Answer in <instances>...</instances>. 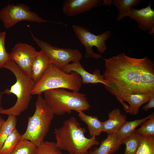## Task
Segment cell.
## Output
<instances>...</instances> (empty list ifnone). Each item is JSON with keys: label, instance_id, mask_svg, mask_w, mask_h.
Here are the masks:
<instances>
[{"label": "cell", "instance_id": "obj_15", "mask_svg": "<svg viewBox=\"0 0 154 154\" xmlns=\"http://www.w3.org/2000/svg\"><path fill=\"white\" fill-rule=\"evenodd\" d=\"M108 115V119L102 122L103 132L108 135L116 133L126 121V116L122 114L120 110L117 108L112 110Z\"/></svg>", "mask_w": 154, "mask_h": 154}, {"label": "cell", "instance_id": "obj_16", "mask_svg": "<svg viewBox=\"0 0 154 154\" xmlns=\"http://www.w3.org/2000/svg\"><path fill=\"white\" fill-rule=\"evenodd\" d=\"M50 64L48 58L43 51H38L32 64L30 75L35 83L43 76Z\"/></svg>", "mask_w": 154, "mask_h": 154}, {"label": "cell", "instance_id": "obj_3", "mask_svg": "<svg viewBox=\"0 0 154 154\" xmlns=\"http://www.w3.org/2000/svg\"><path fill=\"white\" fill-rule=\"evenodd\" d=\"M11 71L15 77L16 81L10 89L3 92L9 95H15L17 98L15 104L10 108L4 109L1 114L18 116L27 109L32 98V91L35 84L30 77L25 74L15 63L11 60L3 67Z\"/></svg>", "mask_w": 154, "mask_h": 154}, {"label": "cell", "instance_id": "obj_19", "mask_svg": "<svg viewBox=\"0 0 154 154\" xmlns=\"http://www.w3.org/2000/svg\"><path fill=\"white\" fill-rule=\"evenodd\" d=\"M150 114L140 119L127 121L123 124L116 133L117 139L122 140L130 136L135 131V128L141 123L148 119Z\"/></svg>", "mask_w": 154, "mask_h": 154}, {"label": "cell", "instance_id": "obj_6", "mask_svg": "<svg viewBox=\"0 0 154 154\" xmlns=\"http://www.w3.org/2000/svg\"><path fill=\"white\" fill-rule=\"evenodd\" d=\"M35 105L34 113L28 117L27 127L21 138L22 140L30 141L38 147L44 141L54 114L40 95L38 96Z\"/></svg>", "mask_w": 154, "mask_h": 154}, {"label": "cell", "instance_id": "obj_4", "mask_svg": "<svg viewBox=\"0 0 154 154\" xmlns=\"http://www.w3.org/2000/svg\"><path fill=\"white\" fill-rule=\"evenodd\" d=\"M43 93L45 102L54 115L70 114L73 110L84 111L90 107L86 95L79 92L58 88L47 90Z\"/></svg>", "mask_w": 154, "mask_h": 154}, {"label": "cell", "instance_id": "obj_1", "mask_svg": "<svg viewBox=\"0 0 154 154\" xmlns=\"http://www.w3.org/2000/svg\"><path fill=\"white\" fill-rule=\"evenodd\" d=\"M104 60V86L123 107V99L129 94H154V62L147 56L134 58L123 52Z\"/></svg>", "mask_w": 154, "mask_h": 154}, {"label": "cell", "instance_id": "obj_26", "mask_svg": "<svg viewBox=\"0 0 154 154\" xmlns=\"http://www.w3.org/2000/svg\"><path fill=\"white\" fill-rule=\"evenodd\" d=\"M56 142L44 141L37 147L36 154H62Z\"/></svg>", "mask_w": 154, "mask_h": 154}, {"label": "cell", "instance_id": "obj_10", "mask_svg": "<svg viewBox=\"0 0 154 154\" xmlns=\"http://www.w3.org/2000/svg\"><path fill=\"white\" fill-rule=\"evenodd\" d=\"M38 52L30 45L18 43L9 53L10 59L14 62L25 74L30 76L32 64Z\"/></svg>", "mask_w": 154, "mask_h": 154}, {"label": "cell", "instance_id": "obj_8", "mask_svg": "<svg viewBox=\"0 0 154 154\" xmlns=\"http://www.w3.org/2000/svg\"><path fill=\"white\" fill-rule=\"evenodd\" d=\"M31 33L35 42L48 58L50 63L61 69L70 62L80 61L82 58V54L77 49L53 46L35 37L31 32Z\"/></svg>", "mask_w": 154, "mask_h": 154}, {"label": "cell", "instance_id": "obj_31", "mask_svg": "<svg viewBox=\"0 0 154 154\" xmlns=\"http://www.w3.org/2000/svg\"><path fill=\"white\" fill-rule=\"evenodd\" d=\"M3 93L0 91V114L1 111L4 109L1 106V101L3 98Z\"/></svg>", "mask_w": 154, "mask_h": 154}, {"label": "cell", "instance_id": "obj_2", "mask_svg": "<svg viewBox=\"0 0 154 154\" xmlns=\"http://www.w3.org/2000/svg\"><path fill=\"white\" fill-rule=\"evenodd\" d=\"M86 131L85 128L72 117L65 120L61 127L54 129L56 145L69 154H86L91 147L98 145L99 142L95 136L86 137Z\"/></svg>", "mask_w": 154, "mask_h": 154}, {"label": "cell", "instance_id": "obj_30", "mask_svg": "<svg viewBox=\"0 0 154 154\" xmlns=\"http://www.w3.org/2000/svg\"><path fill=\"white\" fill-rule=\"evenodd\" d=\"M112 4V0H102V5H103L110 6Z\"/></svg>", "mask_w": 154, "mask_h": 154}, {"label": "cell", "instance_id": "obj_9", "mask_svg": "<svg viewBox=\"0 0 154 154\" xmlns=\"http://www.w3.org/2000/svg\"><path fill=\"white\" fill-rule=\"evenodd\" d=\"M72 29L75 34L85 47L86 58L98 59L102 57L101 55L94 52L92 47L94 46L96 47L101 53H104L106 49V42L111 34L110 31H107L100 35H95L87 29L80 26L74 25Z\"/></svg>", "mask_w": 154, "mask_h": 154}, {"label": "cell", "instance_id": "obj_12", "mask_svg": "<svg viewBox=\"0 0 154 154\" xmlns=\"http://www.w3.org/2000/svg\"><path fill=\"white\" fill-rule=\"evenodd\" d=\"M128 17L135 21L138 27L144 32L154 27V10L151 8V2L146 7L140 9L132 7Z\"/></svg>", "mask_w": 154, "mask_h": 154}, {"label": "cell", "instance_id": "obj_28", "mask_svg": "<svg viewBox=\"0 0 154 154\" xmlns=\"http://www.w3.org/2000/svg\"><path fill=\"white\" fill-rule=\"evenodd\" d=\"M6 33L0 32V68H3L6 63L10 60L9 54L7 51L5 46Z\"/></svg>", "mask_w": 154, "mask_h": 154}, {"label": "cell", "instance_id": "obj_32", "mask_svg": "<svg viewBox=\"0 0 154 154\" xmlns=\"http://www.w3.org/2000/svg\"><path fill=\"white\" fill-rule=\"evenodd\" d=\"M5 121V120L1 117L0 114V131Z\"/></svg>", "mask_w": 154, "mask_h": 154}, {"label": "cell", "instance_id": "obj_24", "mask_svg": "<svg viewBox=\"0 0 154 154\" xmlns=\"http://www.w3.org/2000/svg\"><path fill=\"white\" fill-rule=\"evenodd\" d=\"M135 154H154V136H143Z\"/></svg>", "mask_w": 154, "mask_h": 154}, {"label": "cell", "instance_id": "obj_13", "mask_svg": "<svg viewBox=\"0 0 154 154\" xmlns=\"http://www.w3.org/2000/svg\"><path fill=\"white\" fill-rule=\"evenodd\" d=\"M61 69L66 73L74 72L78 74L82 78V84L101 83L106 85L105 81L99 70L96 69L93 74L90 73L84 69L80 61L68 64Z\"/></svg>", "mask_w": 154, "mask_h": 154}, {"label": "cell", "instance_id": "obj_33", "mask_svg": "<svg viewBox=\"0 0 154 154\" xmlns=\"http://www.w3.org/2000/svg\"><path fill=\"white\" fill-rule=\"evenodd\" d=\"M154 33V27L150 31L147 33V35H151Z\"/></svg>", "mask_w": 154, "mask_h": 154}, {"label": "cell", "instance_id": "obj_23", "mask_svg": "<svg viewBox=\"0 0 154 154\" xmlns=\"http://www.w3.org/2000/svg\"><path fill=\"white\" fill-rule=\"evenodd\" d=\"M143 135L135 131L129 136L124 139L123 143L125 145L124 154H135Z\"/></svg>", "mask_w": 154, "mask_h": 154}, {"label": "cell", "instance_id": "obj_25", "mask_svg": "<svg viewBox=\"0 0 154 154\" xmlns=\"http://www.w3.org/2000/svg\"><path fill=\"white\" fill-rule=\"evenodd\" d=\"M37 148L31 141L22 140L10 154H36Z\"/></svg>", "mask_w": 154, "mask_h": 154}, {"label": "cell", "instance_id": "obj_7", "mask_svg": "<svg viewBox=\"0 0 154 154\" xmlns=\"http://www.w3.org/2000/svg\"><path fill=\"white\" fill-rule=\"evenodd\" d=\"M0 20L6 29L11 28L23 21L38 23L49 21L40 17L31 10L29 6L22 3L8 4L2 8L0 11Z\"/></svg>", "mask_w": 154, "mask_h": 154}, {"label": "cell", "instance_id": "obj_22", "mask_svg": "<svg viewBox=\"0 0 154 154\" xmlns=\"http://www.w3.org/2000/svg\"><path fill=\"white\" fill-rule=\"evenodd\" d=\"M8 116L0 131V149L5 140L16 128L17 117L11 115Z\"/></svg>", "mask_w": 154, "mask_h": 154}, {"label": "cell", "instance_id": "obj_18", "mask_svg": "<svg viewBox=\"0 0 154 154\" xmlns=\"http://www.w3.org/2000/svg\"><path fill=\"white\" fill-rule=\"evenodd\" d=\"M151 95L143 93L131 94L124 97L123 101L129 104V114L136 115L138 113L141 106L149 102Z\"/></svg>", "mask_w": 154, "mask_h": 154}, {"label": "cell", "instance_id": "obj_14", "mask_svg": "<svg viewBox=\"0 0 154 154\" xmlns=\"http://www.w3.org/2000/svg\"><path fill=\"white\" fill-rule=\"evenodd\" d=\"M124 139L117 138L116 133L108 135L106 138L101 142L100 146L88 151L86 154H112L116 152L123 144Z\"/></svg>", "mask_w": 154, "mask_h": 154}, {"label": "cell", "instance_id": "obj_34", "mask_svg": "<svg viewBox=\"0 0 154 154\" xmlns=\"http://www.w3.org/2000/svg\"></svg>", "mask_w": 154, "mask_h": 154}, {"label": "cell", "instance_id": "obj_21", "mask_svg": "<svg viewBox=\"0 0 154 154\" xmlns=\"http://www.w3.org/2000/svg\"><path fill=\"white\" fill-rule=\"evenodd\" d=\"M21 140V135L15 128L4 141L0 154H10Z\"/></svg>", "mask_w": 154, "mask_h": 154}, {"label": "cell", "instance_id": "obj_20", "mask_svg": "<svg viewBox=\"0 0 154 154\" xmlns=\"http://www.w3.org/2000/svg\"><path fill=\"white\" fill-rule=\"evenodd\" d=\"M141 2V0H112V4L116 7L118 12L117 20L119 21L128 17L131 8L139 5Z\"/></svg>", "mask_w": 154, "mask_h": 154}, {"label": "cell", "instance_id": "obj_27", "mask_svg": "<svg viewBox=\"0 0 154 154\" xmlns=\"http://www.w3.org/2000/svg\"><path fill=\"white\" fill-rule=\"evenodd\" d=\"M140 125V127L135 130L137 133L144 136H154V113L150 114L149 118Z\"/></svg>", "mask_w": 154, "mask_h": 154}, {"label": "cell", "instance_id": "obj_17", "mask_svg": "<svg viewBox=\"0 0 154 154\" xmlns=\"http://www.w3.org/2000/svg\"><path fill=\"white\" fill-rule=\"evenodd\" d=\"M77 112L81 120L87 125L90 138L101 134L103 132L102 122L100 121L97 116L86 115L84 111Z\"/></svg>", "mask_w": 154, "mask_h": 154}, {"label": "cell", "instance_id": "obj_29", "mask_svg": "<svg viewBox=\"0 0 154 154\" xmlns=\"http://www.w3.org/2000/svg\"><path fill=\"white\" fill-rule=\"evenodd\" d=\"M148 103L144 105L142 107L143 109L145 112H147L150 109L154 107V94L151 95L150 97Z\"/></svg>", "mask_w": 154, "mask_h": 154}, {"label": "cell", "instance_id": "obj_5", "mask_svg": "<svg viewBox=\"0 0 154 154\" xmlns=\"http://www.w3.org/2000/svg\"><path fill=\"white\" fill-rule=\"evenodd\" d=\"M82 85V78L78 74L74 72L66 73L51 63L43 76L35 83L31 94L41 95L46 90L58 88L79 92Z\"/></svg>", "mask_w": 154, "mask_h": 154}, {"label": "cell", "instance_id": "obj_11", "mask_svg": "<svg viewBox=\"0 0 154 154\" xmlns=\"http://www.w3.org/2000/svg\"><path fill=\"white\" fill-rule=\"evenodd\" d=\"M102 0H66L62 5L63 13L68 17L76 16L100 6Z\"/></svg>", "mask_w": 154, "mask_h": 154}]
</instances>
